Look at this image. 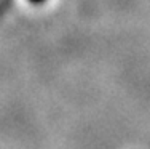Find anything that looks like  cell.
I'll return each mask as SVG.
<instances>
[{
	"label": "cell",
	"instance_id": "1",
	"mask_svg": "<svg viewBox=\"0 0 150 149\" xmlns=\"http://www.w3.org/2000/svg\"><path fill=\"white\" fill-rule=\"evenodd\" d=\"M29 2H32V3H43L45 0H29Z\"/></svg>",
	"mask_w": 150,
	"mask_h": 149
}]
</instances>
